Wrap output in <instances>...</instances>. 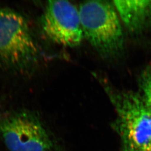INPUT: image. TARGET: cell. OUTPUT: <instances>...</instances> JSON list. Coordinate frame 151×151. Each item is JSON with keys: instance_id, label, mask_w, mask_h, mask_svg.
Segmentation results:
<instances>
[{"instance_id": "cell-1", "label": "cell", "mask_w": 151, "mask_h": 151, "mask_svg": "<svg viewBox=\"0 0 151 151\" xmlns=\"http://www.w3.org/2000/svg\"><path fill=\"white\" fill-rule=\"evenodd\" d=\"M116 112L113 126L123 151H151V106L143 95L106 85Z\"/></svg>"}, {"instance_id": "cell-6", "label": "cell", "mask_w": 151, "mask_h": 151, "mask_svg": "<svg viewBox=\"0 0 151 151\" xmlns=\"http://www.w3.org/2000/svg\"><path fill=\"white\" fill-rule=\"evenodd\" d=\"M112 3L120 19L130 32H140L147 24L151 1H113Z\"/></svg>"}, {"instance_id": "cell-2", "label": "cell", "mask_w": 151, "mask_h": 151, "mask_svg": "<svg viewBox=\"0 0 151 151\" xmlns=\"http://www.w3.org/2000/svg\"><path fill=\"white\" fill-rule=\"evenodd\" d=\"M84 38L99 54L116 56L124 49V34L112 2L88 1L79 7Z\"/></svg>"}, {"instance_id": "cell-7", "label": "cell", "mask_w": 151, "mask_h": 151, "mask_svg": "<svg viewBox=\"0 0 151 151\" xmlns=\"http://www.w3.org/2000/svg\"><path fill=\"white\" fill-rule=\"evenodd\" d=\"M142 95L151 106V67L147 68L140 77Z\"/></svg>"}, {"instance_id": "cell-4", "label": "cell", "mask_w": 151, "mask_h": 151, "mask_svg": "<svg viewBox=\"0 0 151 151\" xmlns=\"http://www.w3.org/2000/svg\"><path fill=\"white\" fill-rule=\"evenodd\" d=\"M0 136L9 151L59 150L42 120L30 111L12 112L1 117Z\"/></svg>"}, {"instance_id": "cell-5", "label": "cell", "mask_w": 151, "mask_h": 151, "mask_svg": "<svg viewBox=\"0 0 151 151\" xmlns=\"http://www.w3.org/2000/svg\"><path fill=\"white\" fill-rule=\"evenodd\" d=\"M42 27L48 38L65 47H77L84 38L79 10L67 1L48 2Z\"/></svg>"}, {"instance_id": "cell-3", "label": "cell", "mask_w": 151, "mask_h": 151, "mask_svg": "<svg viewBox=\"0 0 151 151\" xmlns=\"http://www.w3.org/2000/svg\"><path fill=\"white\" fill-rule=\"evenodd\" d=\"M39 54L26 19L11 9H0V62L23 70L34 64Z\"/></svg>"}, {"instance_id": "cell-8", "label": "cell", "mask_w": 151, "mask_h": 151, "mask_svg": "<svg viewBox=\"0 0 151 151\" xmlns=\"http://www.w3.org/2000/svg\"><path fill=\"white\" fill-rule=\"evenodd\" d=\"M147 22H148L149 24H150L151 25V4L150 6L149 10H148V13Z\"/></svg>"}]
</instances>
